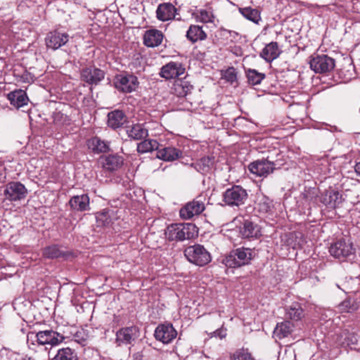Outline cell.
Masks as SVG:
<instances>
[{
  "mask_svg": "<svg viewBox=\"0 0 360 360\" xmlns=\"http://www.w3.org/2000/svg\"><path fill=\"white\" fill-rule=\"evenodd\" d=\"M114 84L116 88L120 92L130 93L137 90L139 86V81L137 77L134 75L122 73L116 75L114 79Z\"/></svg>",
  "mask_w": 360,
  "mask_h": 360,
  "instance_id": "4",
  "label": "cell"
},
{
  "mask_svg": "<svg viewBox=\"0 0 360 360\" xmlns=\"http://www.w3.org/2000/svg\"><path fill=\"white\" fill-rule=\"evenodd\" d=\"M193 17L196 18V21L201 22L203 23H210L214 21V16L213 13L206 11V10H200L193 13Z\"/></svg>",
  "mask_w": 360,
  "mask_h": 360,
  "instance_id": "39",
  "label": "cell"
},
{
  "mask_svg": "<svg viewBox=\"0 0 360 360\" xmlns=\"http://www.w3.org/2000/svg\"><path fill=\"white\" fill-rule=\"evenodd\" d=\"M44 256L48 257V258H58V257H68V253L67 252L61 251L60 250V247L57 245H52V246H49L44 250L43 251Z\"/></svg>",
  "mask_w": 360,
  "mask_h": 360,
  "instance_id": "34",
  "label": "cell"
},
{
  "mask_svg": "<svg viewBox=\"0 0 360 360\" xmlns=\"http://www.w3.org/2000/svg\"><path fill=\"white\" fill-rule=\"evenodd\" d=\"M310 68L317 73H329L335 67V60L326 55H321L313 58L309 62Z\"/></svg>",
  "mask_w": 360,
  "mask_h": 360,
  "instance_id": "6",
  "label": "cell"
},
{
  "mask_svg": "<svg viewBox=\"0 0 360 360\" xmlns=\"http://www.w3.org/2000/svg\"><path fill=\"white\" fill-rule=\"evenodd\" d=\"M355 171L358 174L360 175V163H358V164L355 166Z\"/></svg>",
  "mask_w": 360,
  "mask_h": 360,
  "instance_id": "45",
  "label": "cell"
},
{
  "mask_svg": "<svg viewBox=\"0 0 360 360\" xmlns=\"http://www.w3.org/2000/svg\"><path fill=\"white\" fill-rule=\"evenodd\" d=\"M28 194L26 186L20 182H10L4 189L5 197L11 201H17L24 198Z\"/></svg>",
  "mask_w": 360,
  "mask_h": 360,
  "instance_id": "8",
  "label": "cell"
},
{
  "mask_svg": "<svg viewBox=\"0 0 360 360\" xmlns=\"http://www.w3.org/2000/svg\"><path fill=\"white\" fill-rule=\"evenodd\" d=\"M321 201L329 208H336L341 206L343 201V195L339 191L330 190L324 193Z\"/></svg>",
  "mask_w": 360,
  "mask_h": 360,
  "instance_id": "19",
  "label": "cell"
},
{
  "mask_svg": "<svg viewBox=\"0 0 360 360\" xmlns=\"http://www.w3.org/2000/svg\"><path fill=\"white\" fill-rule=\"evenodd\" d=\"M282 241L287 246L291 248H299L303 245L304 242V236L300 233L294 232V233L287 234L282 237Z\"/></svg>",
  "mask_w": 360,
  "mask_h": 360,
  "instance_id": "26",
  "label": "cell"
},
{
  "mask_svg": "<svg viewBox=\"0 0 360 360\" xmlns=\"http://www.w3.org/2000/svg\"><path fill=\"white\" fill-rule=\"evenodd\" d=\"M178 332L174 326L169 323L160 324L155 330L154 336L160 342L168 344L176 339Z\"/></svg>",
  "mask_w": 360,
  "mask_h": 360,
  "instance_id": "7",
  "label": "cell"
},
{
  "mask_svg": "<svg viewBox=\"0 0 360 360\" xmlns=\"http://www.w3.org/2000/svg\"><path fill=\"white\" fill-rule=\"evenodd\" d=\"M69 37L66 33L55 31L49 33L45 38V43L48 48L57 50L68 43Z\"/></svg>",
  "mask_w": 360,
  "mask_h": 360,
  "instance_id": "17",
  "label": "cell"
},
{
  "mask_svg": "<svg viewBox=\"0 0 360 360\" xmlns=\"http://www.w3.org/2000/svg\"><path fill=\"white\" fill-rule=\"evenodd\" d=\"M246 76L248 78V83L250 85L255 86L261 83L262 80L265 78V75L263 73H259L257 70L253 69H248L246 70Z\"/></svg>",
  "mask_w": 360,
  "mask_h": 360,
  "instance_id": "36",
  "label": "cell"
},
{
  "mask_svg": "<svg viewBox=\"0 0 360 360\" xmlns=\"http://www.w3.org/2000/svg\"><path fill=\"white\" fill-rule=\"evenodd\" d=\"M231 360H254L252 355L246 350H239L232 356Z\"/></svg>",
  "mask_w": 360,
  "mask_h": 360,
  "instance_id": "42",
  "label": "cell"
},
{
  "mask_svg": "<svg viewBox=\"0 0 360 360\" xmlns=\"http://www.w3.org/2000/svg\"><path fill=\"white\" fill-rule=\"evenodd\" d=\"M184 255L189 262L198 266L208 265L212 259L210 254L201 245H195L186 248Z\"/></svg>",
  "mask_w": 360,
  "mask_h": 360,
  "instance_id": "3",
  "label": "cell"
},
{
  "mask_svg": "<svg viewBox=\"0 0 360 360\" xmlns=\"http://www.w3.org/2000/svg\"><path fill=\"white\" fill-rule=\"evenodd\" d=\"M240 11L247 19L253 21V23H258L261 20L260 12L258 10L250 7L240 8Z\"/></svg>",
  "mask_w": 360,
  "mask_h": 360,
  "instance_id": "35",
  "label": "cell"
},
{
  "mask_svg": "<svg viewBox=\"0 0 360 360\" xmlns=\"http://www.w3.org/2000/svg\"><path fill=\"white\" fill-rule=\"evenodd\" d=\"M65 338L63 335L54 331H45L37 334L38 342L41 345H50V346H58L60 344Z\"/></svg>",
  "mask_w": 360,
  "mask_h": 360,
  "instance_id": "10",
  "label": "cell"
},
{
  "mask_svg": "<svg viewBox=\"0 0 360 360\" xmlns=\"http://www.w3.org/2000/svg\"><path fill=\"white\" fill-rule=\"evenodd\" d=\"M192 88V85L190 82L185 81L181 79H178L176 80L172 87V92L178 97H186L191 92Z\"/></svg>",
  "mask_w": 360,
  "mask_h": 360,
  "instance_id": "24",
  "label": "cell"
},
{
  "mask_svg": "<svg viewBox=\"0 0 360 360\" xmlns=\"http://www.w3.org/2000/svg\"><path fill=\"white\" fill-rule=\"evenodd\" d=\"M104 77L105 73L103 70L94 67L86 68L81 73L82 80L90 85H97L104 80Z\"/></svg>",
  "mask_w": 360,
  "mask_h": 360,
  "instance_id": "15",
  "label": "cell"
},
{
  "mask_svg": "<svg viewBox=\"0 0 360 360\" xmlns=\"http://www.w3.org/2000/svg\"><path fill=\"white\" fill-rule=\"evenodd\" d=\"M71 209L76 211H85L90 208V198L87 195L74 196L69 201Z\"/></svg>",
  "mask_w": 360,
  "mask_h": 360,
  "instance_id": "27",
  "label": "cell"
},
{
  "mask_svg": "<svg viewBox=\"0 0 360 360\" xmlns=\"http://www.w3.org/2000/svg\"><path fill=\"white\" fill-rule=\"evenodd\" d=\"M127 133L129 137L132 138L133 139H137V140L145 139L149 134L147 129L144 126L139 124L131 126L127 129Z\"/></svg>",
  "mask_w": 360,
  "mask_h": 360,
  "instance_id": "31",
  "label": "cell"
},
{
  "mask_svg": "<svg viewBox=\"0 0 360 360\" xmlns=\"http://www.w3.org/2000/svg\"><path fill=\"white\" fill-rule=\"evenodd\" d=\"M160 144L155 140H146L141 142L137 146V151L140 154L144 153L152 152L159 149Z\"/></svg>",
  "mask_w": 360,
  "mask_h": 360,
  "instance_id": "33",
  "label": "cell"
},
{
  "mask_svg": "<svg viewBox=\"0 0 360 360\" xmlns=\"http://www.w3.org/2000/svg\"><path fill=\"white\" fill-rule=\"evenodd\" d=\"M166 239L169 240H184L196 239L198 228L193 224H173L165 231Z\"/></svg>",
  "mask_w": 360,
  "mask_h": 360,
  "instance_id": "1",
  "label": "cell"
},
{
  "mask_svg": "<svg viewBox=\"0 0 360 360\" xmlns=\"http://www.w3.org/2000/svg\"><path fill=\"white\" fill-rule=\"evenodd\" d=\"M205 210V206L202 202L193 201L183 207L180 211V215L181 218L189 219L203 213Z\"/></svg>",
  "mask_w": 360,
  "mask_h": 360,
  "instance_id": "18",
  "label": "cell"
},
{
  "mask_svg": "<svg viewBox=\"0 0 360 360\" xmlns=\"http://www.w3.org/2000/svg\"><path fill=\"white\" fill-rule=\"evenodd\" d=\"M139 330L137 326L122 328L116 334V341L119 344H130L137 339Z\"/></svg>",
  "mask_w": 360,
  "mask_h": 360,
  "instance_id": "11",
  "label": "cell"
},
{
  "mask_svg": "<svg viewBox=\"0 0 360 360\" xmlns=\"http://www.w3.org/2000/svg\"><path fill=\"white\" fill-rule=\"evenodd\" d=\"M52 360H77L75 352L70 348H63L57 353Z\"/></svg>",
  "mask_w": 360,
  "mask_h": 360,
  "instance_id": "38",
  "label": "cell"
},
{
  "mask_svg": "<svg viewBox=\"0 0 360 360\" xmlns=\"http://www.w3.org/2000/svg\"><path fill=\"white\" fill-rule=\"evenodd\" d=\"M213 158L205 157L204 159H201L199 161V164L198 165V170L201 171H207L210 169L213 164Z\"/></svg>",
  "mask_w": 360,
  "mask_h": 360,
  "instance_id": "43",
  "label": "cell"
},
{
  "mask_svg": "<svg viewBox=\"0 0 360 360\" xmlns=\"http://www.w3.org/2000/svg\"><path fill=\"white\" fill-rule=\"evenodd\" d=\"M248 168L253 174L262 177L272 173L275 170V166L273 163L268 160H260L250 163Z\"/></svg>",
  "mask_w": 360,
  "mask_h": 360,
  "instance_id": "12",
  "label": "cell"
},
{
  "mask_svg": "<svg viewBox=\"0 0 360 360\" xmlns=\"http://www.w3.org/2000/svg\"><path fill=\"white\" fill-rule=\"evenodd\" d=\"M331 255L336 258L346 257L354 253L355 248L353 243L347 240H340L335 242L329 249Z\"/></svg>",
  "mask_w": 360,
  "mask_h": 360,
  "instance_id": "9",
  "label": "cell"
},
{
  "mask_svg": "<svg viewBox=\"0 0 360 360\" xmlns=\"http://www.w3.org/2000/svg\"><path fill=\"white\" fill-rule=\"evenodd\" d=\"M101 167L109 171H116L120 169L124 164V159L118 155H106L99 160Z\"/></svg>",
  "mask_w": 360,
  "mask_h": 360,
  "instance_id": "13",
  "label": "cell"
},
{
  "mask_svg": "<svg viewBox=\"0 0 360 360\" xmlns=\"http://www.w3.org/2000/svg\"><path fill=\"white\" fill-rule=\"evenodd\" d=\"M86 145L89 150L92 152L97 153V154H104V153L109 152L110 150V148L107 143L97 137L91 138L86 143Z\"/></svg>",
  "mask_w": 360,
  "mask_h": 360,
  "instance_id": "25",
  "label": "cell"
},
{
  "mask_svg": "<svg viewBox=\"0 0 360 360\" xmlns=\"http://www.w3.org/2000/svg\"><path fill=\"white\" fill-rule=\"evenodd\" d=\"M127 121V116L122 111L116 110L108 116L107 124L111 128L118 129L124 125Z\"/></svg>",
  "mask_w": 360,
  "mask_h": 360,
  "instance_id": "21",
  "label": "cell"
},
{
  "mask_svg": "<svg viewBox=\"0 0 360 360\" xmlns=\"http://www.w3.org/2000/svg\"><path fill=\"white\" fill-rule=\"evenodd\" d=\"M240 235L243 239L258 238L262 235L261 227L250 221H245L240 227Z\"/></svg>",
  "mask_w": 360,
  "mask_h": 360,
  "instance_id": "16",
  "label": "cell"
},
{
  "mask_svg": "<svg viewBox=\"0 0 360 360\" xmlns=\"http://www.w3.org/2000/svg\"><path fill=\"white\" fill-rule=\"evenodd\" d=\"M280 54L281 50L279 48L278 44L271 43L263 49L260 54V56L267 62H272L278 58Z\"/></svg>",
  "mask_w": 360,
  "mask_h": 360,
  "instance_id": "28",
  "label": "cell"
},
{
  "mask_svg": "<svg viewBox=\"0 0 360 360\" xmlns=\"http://www.w3.org/2000/svg\"><path fill=\"white\" fill-rule=\"evenodd\" d=\"M293 331H294V324L291 322L286 321L277 324L274 331V336L278 339H284L292 334Z\"/></svg>",
  "mask_w": 360,
  "mask_h": 360,
  "instance_id": "30",
  "label": "cell"
},
{
  "mask_svg": "<svg viewBox=\"0 0 360 360\" xmlns=\"http://www.w3.org/2000/svg\"><path fill=\"white\" fill-rule=\"evenodd\" d=\"M357 308H358V304L356 301L348 300L342 304V309L346 312L356 310Z\"/></svg>",
  "mask_w": 360,
  "mask_h": 360,
  "instance_id": "44",
  "label": "cell"
},
{
  "mask_svg": "<svg viewBox=\"0 0 360 360\" xmlns=\"http://www.w3.org/2000/svg\"><path fill=\"white\" fill-rule=\"evenodd\" d=\"M163 35L159 30H147L144 35V43L148 48H156L162 43Z\"/></svg>",
  "mask_w": 360,
  "mask_h": 360,
  "instance_id": "23",
  "label": "cell"
},
{
  "mask_svg": "<svg viewBox=\"0 0 360 360\" xmlns=\"http://www.w3.org/2000/svg\"><path fill=\"white\" fill-rule=\"evenodd\" d=\"M287 317L291 320L299 321L304 317V312L300 306L295 304L289 307L287 310Z\"/></svg>",
  "mask_w": 360,
  "mask_h": 360,
  "instance_id": "40",
  "label": "cell"
},
{
  "mask_svg": "<svg viewBox=\"0 0 360 360\" xmlns=\"http://www.w3.org/2000/svg\"><path fill=\"white\" fill-rule=\"evenodd\" d=\"M248 198V194L241 186H235L223 195V201L229 206H240Z\"/></svg>",
  "mask_w": 360,
  "mask_h": 360,
  "instance_id": "5",
  "label": "cell"
},
{
  "mask_svg": "<svg viewBox=\"0 0 360 360\" xmlns=\"http://www.w3.org/2000/svg\"><path fill=\"white\" fill-rule=\"evenodd\" d=\"M221 76L225 81L234 82L237 80L238 74H237L236 69L233 68V67H229V68L222 70Z\"/></svg>",
  "mask_w": 360,
  "mask_h": 360,
  "instance_id": "41",
  "label": "cell"
},
{
  "mask_svg": "<svg viewBox=\"0 0 360 360\" xmlns=\"http://www.w3.org/2000/svg\"><path fill=\"white\" fill-rule=\"evenodd\" d=\"M96 220L101 226L107 227L112 223L113 216L110 210H103L96 215Z\"/></svg>",
  "mask_w": 360,
  "mask_h": 360,
  "instance_id": "37",
  "label": "cell"
},
{
  "mask_svg": "<svg viewBox=\"0 0 360 360\" xmlns=\"http://www.w3.org/2000/svg\"><path fill=\"white\" fill-rule=\"evenodd\" d=\"M255 255V251L252 249L239 248L229 253L223 259V262L224 265L230 268H237L248 265L253 260Z\"/></svg>",
  "mask_w": 360,
  "mask_h": 360,
  "instance_id": "2",
  "label": "cell"
},
{
  "mask_svg": "<svg viewBox=\"0 0 360 360\" xmlns=\"http://www.w3.org/2000/svg\"><path fill=\"white\" fill-rule=\"evenodd\" d=\"M185 72L184 65L180 63L171 62L163 67L160 71V75L166 80L178 78Z\"/></svg>",
  "mask_w": 360,
  "mask_h": 360,
  "instance_id": "14",
  "label": "cell"
},
{
  "mask_svg": "<svg viewBox=\"0 0 360 360\" xmlns=\"http://www.w3.org/2000/svg\"><path fill=\"white\" fill-rule=\"evenodd\" d=\"M7 98L9 99L10 103L17 109L28 105V102H29V99L26 92L22 90H15L10 92L7 95Z\"/></svg>",
  "mask_w": 360,
  "mask_h": 360,
  "instance_id": "22",
  "label": "cell"
},
{
  "mask_svg": "<svg viewBox=\"0 0 360 360\" xmlns=\"http://www.w3.org/2000/svg\"><path fill=\"white\" fill-rule=\"evenodd\" d=\"M177 15V9L170 3L160 4L156 11V16L161 21H167L173 19Z\"/></svg>",
  "mask_w": 360,
  "mask_h": 360,
  "instance_id": "20",
  "label": "cell"
},
{
  "mask_svg": "<svg viewBox=\"0 0 360 360\" xmlns=\"http://www.w3.org/2000/svg\"><path fill=\"white\" fill-rule=\"evenodd\" d=\"M186 38L192 43H196L199 40H205L207 38V35L201 27L191 26L186 33Z\"/></svg>",
  "mask_w": 360,
  "mask_h": 360,
  "instance_id": "32",
  "label": "cell"
},
{
  "mask_svg": "<svg viewBox=\"0 0 360 360\" xmlns=\"http://www.w3.org/2000/svg\"><path fill=\"white\" fill-rule=\"evenodd\" d=\"M182 156V153L179 149L175 148H165L157 153V157L164 161H174L180 159Z\"/></svg>",
  "mask_w": 360,
  "mask_h": 360,
  "instance_id": "29",
  "label": "cell"
}]
</instances>
